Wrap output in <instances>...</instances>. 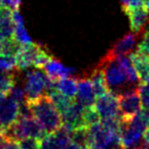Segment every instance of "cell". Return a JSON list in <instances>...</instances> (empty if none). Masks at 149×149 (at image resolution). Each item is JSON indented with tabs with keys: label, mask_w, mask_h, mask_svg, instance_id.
<instances>
[{
	"label": "cell",
	"mask_w": 149,
	"mask_h": 149,
	"mask_svg": "<svg viewBox=\"0 0 149 149\" xmlns=\"http://www.w3.org/2000/svg\"><path fill=\"white\" fill-rule=\"evenodd\" d=\"M62 125L68 127L70 130H74L81 127H86L84 122V106L74 99L70 107L61 114Z\"/></svg>",
	"instance_id": "obj_9"
},
{
	"label": "cell",
	"mask_w": 149,
	"mask_h": 149,
	"mask_svg": "<svg viewBox=\"0 0 149 149\" xmlns=\"http://www.w3.org/2000/svg\"><path fill=\"white\" fill-rule=\"evenodd\" d=\"M22 4V0H0V5L6 6L13 10H17Z\"/></svg>",
	"instance_id": "obj_32"
},
{
	"label": "cell",
	"mask_w": 149,
	"mask_h": 149,
	"mask_svg": "<svg viewBox=\"0 0 149 149\" xmlns=\"http://www.w3.org/2000/svg\"><path fill=\"white\" fill-rule=\"evenodd\" d=\"M78 81V92L76 98L79 103H81L84 107L94 105L96 100V94L94 91L93 85L89 77H83L77 80Z\"/></svg>",
	"instance_id": "obj_12"
},
{
	"label": "cell",
	"mask_w": 149,
	"mask_h": 149,
	"mask_svg": "<svg viewBox=\"0 0 149 149\" xmlns=\"http://www.w3.org/2000/svg\"><path fill=\"white\" fill-rule=\"evenodd\" d=\"M43 70H45L48 78L53 81H59L60 79L70 77V74L74 72V70L72 68H66L58 60L54 59L53 57L45 64Z\"/></svg>",
	"instance_id": "obj_15"
},
{
	"label": "cell",
	"mask_w": 149,
	"mask_h": 149,
	"mask_svg": "<svg viewBox=\"0 0 149 149\" xmlns=\"http://www.w3.org/2000/svg\"><path fill=\"white\" fill-rule=\"evenodd\" d=\"M47 74H44L37 68L35 70H30L26 74L25 92L27 101L31 102L39 98L43 94H46V86L48 83Z\"/></svg>",
	"instance_id": "obj_5"
},
{
	"label": "cell",
	"mask_w": 149,
	"mask_h": 149,
	"mask_svg": "<svg viewBox=\"0 0 149 149\" xmlns=\"http://www.w3.org/2000/svg\"><path fill=\"white\" fill-rule=\"evenodd\" d=\"M140 34L137 33H130L120 39L109 51L106 53L104 56V59H116V58L120 57V56H124L127 54H130L132 50L134 49L135 45L137 43V40L139 38Z\"/></svg>",
	"instance_id": "obj_10"
},
{
	"label": "cell",
	"mask_w": 149,
	"mask_h": 149,
	"mask_svg": "<svg viewBox=\"0 0 149 149\" xmlns=\"http://www.w3.org/2000/svg\"><path fill=\"white\" fill-rule=\"evenodd\" d=\"M21 149H39L40 141L35 138H25L17 141Z\"/></svg>",
	"instance_id": "obj_29"
},
{
	"label": "cell",
	"mask_w": 149,
	"mask_h": 149,
	"mask_svg": "<svg viewBox=\"0 0 149 149\" xmlns=\"http://www.w3.org/2000/svg\"><path fill=\"white\" fill-rule=\"evenodd\" d=\"M124 149H149V145L145 141H142V142L138 143L135 146L130 147V148H124Z\"/></svg>",
	"instance_id": "obj_33"
},
{
	"label": "cell",
	"mask_w": 149,
	"mask_h": 149,
	"mask_svg": "<svg viewBox=\"0 0 149 149\" xmlns=\"http://www.w3.org/2000/svg\"><path fill=\"white\" fill-rule=\"evenodd\" d=\"M72 130L62 125L59 129L49 134H46L40 140L39 149H65L70 142Z\"/></svg>",
	"instance_id": "obj_8"
},
{
	"label": "cell",
	"mask_w": 149,
	"mask_h": 149,
	"mask_svg": "<svg viewBox=\"0 0 149 149\" xmlns=\"http://www.w3.org/2000/svg\"><path fill=\"white\" fill-rule=\"evenodd\" d=\"M5 149H21L19 145V142L17 141H8V143L6 144V147Z\"/></svg>",
	"instance_id": "obj_35"
},
{
	"label": "cell",
	"mask_w": 149,
	"mask_h": 149,
	"mask_svg": "<svg viewBox=\"0 0 149 149\" xmlns=\"http://www.w3.org/2000/svg\"><path fill=\"white\" fill-rule=\"evenodd\" d=\"M56 89L68 97L74 99L78 92V81L72 78H63L56 82Z\"/></svg>",
	"instance_id": "obj_19"
},
{
	"label": "cell",
	"mask_w": 149,
	"mask_h": 149,
	"mask_svg": "<svg viewBox=\"0 0 149 149\" xmlns=\"http://www.w3.org/2000/svg\"><path fill=\"white\" fill-rule=\"evenodd\" d=\"M89 149H124L120 142V134L110 130L100 120L88 127Z\"/></svg>",
	"instance_id": "obj_4"
},
{
	"label": "cell",
	"mask_w": 149,
	"mask_h": 149,
	"mask_svg": "<svg viewBox=\"0 0 149 149\" xmlns=\"http://www.w3.org/2000/svg\"><path fill=\"white\" fill-rule=\"evenodd\" d=\"M130 59L135 68L140 83H145L149 77V57L140 51L130 53Z\"/></svg>",
	"instance_id": "obj_16"
},
{
	"label": "cell",
	"mask_w": 149,
	"mask_h": 149,
	"mask_svg": "<svg viewBox=\"0 0 149 149\" xmlns=\"http://www.w3.org/2000/svg\"><path fill=\"white\" fill-rule=\"evenodd\" d=\"M88 127H81L70 132V141L77 143L81 146L88 147Z\"/></svg>",
	"instance_id": "obj_24"
},
{
	"label": "cell",
	"mask_w": 149,
	"mask_h": 149,
	"mask_svg": "<svg viewBox=\"0 0 149 149\" xmlns=\"http://www.w3.org/2000/svg\"><path fill=\"white\" fill-rule=\"evenodd\" d=\"M137 51L142 52V53L146 54V55L149 57V29L145 32L142 41H141L140 44L138 45Z\"/></svg>",
	"instance_id": "obj_31"
},
{
	"label": "cell",
	"mask_w": 149,
	"mask_h": 149,
	"mask_svg": "<svg viewBox=\"0 0 149 149\" xmlns=\"http://www.w3.org/2000/svg\"><path fill=\"white\" fill-rule=\"evenodd\" d=\"M1 132L9 141H19L25 138H35L40 141L47 134L45 129L35 116H19L11 126L5 128Z\"/></svg>",
	"instance_id": "obj_2"
},
{
	"label": "cell",
	"mask_w": 149,
	"mask_h": 149,
	"mask_svg": "<svg viewBox=\"0 0 149 149\" xmlns=\"http://www.w3.org/2000/svg\"><path fill=\"white\" fill-rule=\"evenodd\" d=\"M15 22L13 19V9L0 5V42L13 38Z\"/></svg>",
	"instance_id": "obj_14"
},
{
	"label": "cell",
	"mask_w": 149,
	"mask_h": 149,
	"mask_svg": "<svg viewBox=\"0 0 149 149\" xmlns=\"http://www.w3.org/2000/svg\"><path fill=\"white\" fill-rule=\"evenodd\" d=\"M97 66L103 70L104 77L106 80V84L109 88V91L116 93V95H120L125 92H128L127 88L125 87H128L131 90L136 89V88H132L133 85L129 82L128 76L118 58L110 60L102 58Z\"/></svg>",
	"instance_id": "obj_3"
},
{
	"label": "cell",
	"mask_w": 149,
	"mask_h": 149,
	"mask_svg": "<svg viewBox=\"0 0 149 149\" xmlns=\"http://www.w3.org/2000/svg\"><path fill=\"white\" fill-rule=\"evenodd\" d=\"M101 120L99 113L96 110L95 106H86L84 107V122H85L86 127L93 126Z\"/></svg>",
	"instance_id": "obj_25"
},
{
	"label": "cell",
	"mask_w": 149,
	"mask_h": 149,
	"mask_svg": "<svg viewBox=\"0 0 149 149\" xmlns=\"http://www.w3.org/2000/svg\"><path fill=\"white\" fill-rule=\"evenodd\" d=\"M146 83H149V77H148V79H147V81H146Z\"/></svg>",
	"instance_id": "obj_40"
},
{
	"label": "cell",
	"mask_w": 149,
	"mask_h": 149,
	"mask_svg": "<svg viewBox=\"0 0 149 149\" xmlns=\"http://www.w3.org/2000/svg\"><path fill=\"white\" fill-rule=\"evenodd\" d=\"M13 37L22 45H29V44L33 43L31 37H30V35L28 34L27 30L25 28L24 21L15 23V35H13Z\"/></svg>",
	"instance_id": "obj_22"
},
{
	"label": "cell",
	"mask_w": 149,
	"mask_h": 149,
	"mask_svg": "<svg viewBox=\"0 0 149 149\" xmlns=\"http://www.w3.org/2000/svg\"><path fill=\"white\" fill-rule=\"evenodd\" d=\"M94 106L99 113L101 120L120 116V106H118V95L111 91L96 98Z\"/></svg>",
	"instance_id": "obj_7"
},
{
	"label": "cell",
	"mask_w": 149,
	"mask_h": 149,
	"mask_svg": "<svg viewBox=\"0 0 149 149\" xmlns=\"http://www.w3.org/2000/svg\"><path fill=\"white\" fill-rule=\"evenodd\" d=\"M42 48L43 47L41 45L34 43L23 45L21 51L17 55V68L19 70H26L30 66H34Z\"/></svg>",
	"instance_id": "obj_13"
},
{
	"label": "cell",
	"mask_w": 149,
	"mask_h": 149,
	"mask_svg": "<svg viewBox=\"0 0 149 149\" xmlns=\"http://www.w3.org/2000/svg\"><path fill=\"white\" fill-rule=\"evenodd\" d=\"M47 95L51 98V100L53 101L54 105L56 106V108L58 109V111L60 112V114H62L72 104V102L74 101V99L68 97L64 94H62L61 92H59L57 89L52 90V91L48 92Z\"/></svg>",
	"instance_id": "obj_20"
},
{
	"label": "cell",
	"mask_w": 149,
	"mask_h": 149,
	"mask_svg": "<svg viewBox=\"0 0 149 149\" xmlns=\"http://www.w3.org/2000/svg\"><path fill=\"white\" fill-rule=\"evenodd\" d=\"M143 6L149 13V0H143Z\"/></svg>",
	"instance_id": "obj_37"
},
{
	"label": "cell",
	"mask_w": 149,
	"mask_h": 149,
	"mask_svg": "<svg viewBox=\"0 0 149 149\" xmlns=\"http://www.w3.org/2000/svg\"><path fill=\"white\" fill-rule=\"evenodd\" d=\"M19 118V103L5 96L4 100L0 103V131L11 126Z\"/></svg>",
	"instance_id": "obj_11"
},
{
	"label": "cell",
	"mask_w": 149,
	"mask_h": 149,
	"mask_svg": "<svg viewBox=\"0 0 149 149\" xmlns=\"http://www.w3.org/2000/svg\"><path fill=\"white\" fill-rule=\"evenodd\" d=\"M29 104L33 116L43 126L47 134L54 132L62 126L61 114L47 94H43L36 100L29 102Z\"/></svg>",
	"instance_id": "obj_1"
},
{
	"label": "cell",
	"mask_w": 149,
	"mask_h": 149,
	"mask_svg": "<svg viewBox=\"0 0 149 149\" xmlns=\"http://www.w3.org/2000/svg\"><path fill=\"white\" fill-rule=\"evenodd\" d=\"M143 135H144V137H143L144 141L149 145V127L146 129V130H145V132H144V134H143Z\"/></svg>",
	"instance_id": "obj_36"
},
{
	"label": "cell",
	"mask_w": 149,
	"mask_h": 149,
	"mask_svg": "<svg viewBox=\"0 0 149 149\" xmlns=\"http://www.w3.org/2000/svg\"><path fill=\"white\" fill-rule=\"evenodd\" d=\"M65 149H89V148H88V147H85V146H81V145L70 141V142L68 144V146L65 147Z\"/></svg>",
	"instance_id": "obj_34"
},
{
	"label": "cell",
	"mask_w": 149,
	"mask_h": 149,
	"mask_svg": "<svg viewBox=\"0 0 149 149\" xmlns=\"http://www.w3.org/2000/svg\"><path fill=\"white\" fill-rule=\"evenodd\" d=\"M88 77L90 78V80L92 82L96 97H99V96H102L105 93H107V92H109V88H108L107 84H106L103 70L101 68L96 65V68L91 70V72L89 74Z\"/></svg>",
	"instance_id": "obj_18"
},
{
	"label": "cell",
	"mask_w": 149,
	"mask_h": 149,
	"mask_svg": "<svg viewBox=\"0 0 149 149\" xmlns=\"http://www.w3.org/2000/svg\"><path fill=\"white\" fill-rule=\"evenodd\" d=\"M5 94H3V93H1V92H0V103H1V102L3 101V100H4V98H5Z\"/></svg>",
	"instance_id": "obj_38"
},
{
	"label": "cell",
	"mask_w": 149,
	"mask_h": 149,
	"mask_svg": "<svg viewBox=\"0 0 149 149\" xmlns=\"http://www.w3.org/2000/svg\"><path fill=\"white\" fill-rule=\"evenodd\" d=\"M17 68V56L0 55V70L11 72Z\"/></svg>",
	"instance_id": "obj_26"
},
{
	"label": "cell",
	"mask_w": 149,
	"mask_h": 149,
	"mask_svg": "<svg viewBox=\"0 0 149 149\" xmlns=\"http://www.w3.org/2000/svg\"><path fill=\"white\" fill-rule=\"evenodd\" d=\"M129 17L130 21V27L133 33L141 34L143 31L147 21H148V15L149 13L145 9V7L141 6L138 8L132 9L126 13Z\"/></svg>",
	"instance_id": "obj_17"
},
{
	"label": "cell",
	"mask_w": 149,
	"mask_h": 149,
	"mask_svg": "<svg viewBox=\"0 0 149 149\" xmlns=\"http://www.w3.org/2000/svg\"><path fill=\"white\" fill-rule=\"evenodd\" d=\"M122 2V8L125 13L132 9L138 8L143 6V0H120Z\"/></svg>",
	"instance_id": "obj_30"
},
{
	"label": "cell",
	"mask_w": 149,
	"mask_h": 149,
	"mask_svg": "<svg viewBox=\"0 0 149 149\" xmlns=\"http://www.w3.org/2000/svg\"><path fill=\"white\" fill-rule=\"evenodd\" d=\"M120 120L124 122L131 120L139 113L142 107V102L139 95L138 88L131 91L125 92L118 95Z\"/></svg>",
	"instance_id": "obj_6"
},
{
	"label": "cell",
	"mask_w": 149,
	"mask_h": 149,
	"mask_svg": "<svg viewBox=\"0 0 149 149\" xmlns=\"http://www.w3.org/2000/svg\"><path fill=\"white\" fill-rule=\"evenodd\" d=\"M13 85H15V76L13 72L0 70V92L7 95Z\"/></svg>",
	"instance_id": "obj_21"
},
{
	"label": "cell",
	"mask_w": 149,
	"mask_h": 149,
	"mask_svg": "<svg viewBox=\"0 0 149 149\" xmlns=\"http://www.w3.org/2000/svg\"><path fill=\"white\" fill-rule=\"evenodd\" d=\"M7 95L10 98H13L15 101H17V103H22V102L27 101L25 90L22 87H19V86H15V84L13 85V87L11 88Z\"/></svg>",
	"instance_id": "obj_27"
},
{
	"label": "cell",
	"mask_w": 149,
	"mask_h": 149,
	"mask_svg": "<svg viewBox=\"0 0 149 149\" xmlns=\"http://www.w3.org/2000/svg\"><path fill=\"white\" fill-rule=\"evenodd\" d=\"M0 55H2V41L0 42Z\"/></svg>",
	"instance_id": "obj_39"
},
{
	"label": "cell",
	"mask_w": 149,
	"mask_h": 149,
	"mask_svg": "<svg viewBox=\"0 0 149 149\" xmlns=\"http://www.w3.org/2000/svg\"><path fill=\"white\" fill-rule=\"evenodd\" d=\"M138 92L142 102V107H149V83H140L138 85Z\"/></svg>",
	"instance_id": "obj_28"
},
{
	"label": "cell",
	"mask_w": 149,
	"mask_h": 149,
	"mask_svg": "<svg viewBox=\"0 0 149 149\" xmlns=\"http://www.w3.org/2000/svg\"><path fill=\"white\" fill-rule=\"evenodd\" d=\"M22 45L19 41L13 38L6 39L2 41V55H8V56H17L19 52L21 51Z\"/></svg>",
	"instance_id": "obj_23"
}]
</instances>
